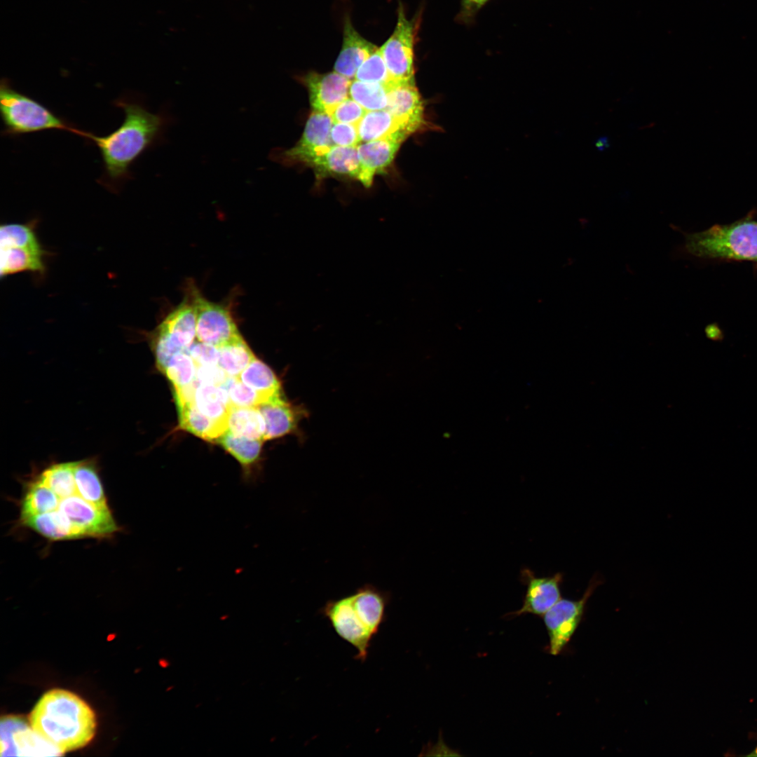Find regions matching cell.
I'll use <instances>...</instances> for the list:
<instances>
[{"label": "cell", "mask_w": 757, "mask_h": 757, "mask_svg": "<svg viewBox=\"0 0 757 757\" xmlns=\"http://www.w3.org/2000/svg\"><path fill=\"white\" fill-rule=\"evenodd\" d=\"M186 289L196 308L198 341L220 347L242 336L229 306L210 301L191 282Z\"/></svg>", "instance_id": "52a82bcc"}, {"label": "cell", "mask_w": 757, "mask_h": 757, "mask_svg": "<svg viewBox=\"0 0 757 757\" xmlns=\"http://www.w3.org/2000/svg\"><path fill=\"white\" fill-rule=\"evenodd\" d=\"M20 519L24 526L51 540L81 538L69 519L57 509Z\"/></svg>", "instance_id": "44dd1931"}, {"label": "cell", "mask_w": 757, "mask_h": 757, "mask_svg": "<svg viewBox=\"0 0 757 757\" xmlns=\"http://www.w3.org/2000/svg\"><path fill=\"white\" fill-rule=\"evenodd\" d=\"M331 139L334 145L341 146H357L361 142L357 125L343 123H333Z\"/></svg>", "instance_id": "8d00e7d4"}, {"label": "cell", "mask_w": 757, "mask_h": 757, "mask_svg": "<svg viewBox=\"0 0 757 757\" xmlns=\"http://www.w3.org/2000/svg\"><path fill=\"white\" fill-rule=\"evenodd\" d=\"M197 365H216L219 358V347L194 341L187 350Z\"/></svg>", "instance_id": "74e56055"}, {"label": "cell", "mask_w": 757, "mask_h": 757, "mask_svg": "<svg viewBox=\"0 0 757 757\" xmlns=\"http://www.w3.org/2000/svg\"><path fill=\"white\" fill-rule=\"evenodd\" d=\"M35 221L27 224H5L0 228V276L20 272L43 275L46 252L34 229Z\"/></svg>", "instance_id": "5b68a950"}, {"label": "cell", "mask_w": 757, "mask_h": 757, "mask_svg": "<svg viewBox=\"0 0 757 757\" xmlns=\"http://www.w3.org/2000/svg\"><path fill=\"white\" fill-rule=\"evenodd\" d=\"M386 110L397 118L411 135L425 124L424 106L415 82L391 83L388 86Z\"/></svg>", "instance_id": "9a60e30c"}, {"label": "cell", "mask_w": 757, "mask_h": 757, "mask_svg": "<svg viewBox=\"0 0 757 757\" xmlns=\"http://www.w3.org/2000/svg\"><path fill=\"white\" fill-rule=\"evenodd\" d=\"M334 121L326 113L313 111L309 116L301 137L292 148L282 152H273L272 158L284 164H308L317 156L333 146L331 130Z\"/></svg>", "instance_id": "30bf717a"}, {"label": "cell", "mask_w": 757, "mask_h": 757, "mask_svg": "<svg viewBox=\"0 0 757 757\" xmlns=\"http://www.w3.org/2000/svg\"><path fill=\"white\" fill-rule=\"evenodd\" d=\"M249 474L259 459L263 440L237 436L228 430L216 440Z\"/></svg>", "instance_id": "83f0119b"}, {"label": "cell", "mask_w": 757, "mask_h": 757, "mask_svg": "<svg viewBox=\"0 0 757 757\" xmlns=\"http://www.w3.org/2000/svg\"><path fill=\"white\" fill-rule=\"evenodd\" d=\"M23 718L6 716L1 720V756H60Z\"/></svg>", "instance_id": "7c38bea8"}, {"label": "cell", "mask_w": 757, "mask_h": 757, "mask_svg": "<svg viewBox=\"0 0 757 757\" xmlns=\"http://www.w3.org/2000/svg\"><path fill=\"white\" fill-rule=\"evenodd\" d=\"M522 583L526 585V590L521 607L507 615L519 616L524 614H533L543 616L561 598L560 586L563 582V574L557 573L552 576L537 577L528 568H524L521 572Z\"/></svg>", "instance_id": "4fadbf2b"}, {"label": "cell", "mask_w": 757, "mask_h": 757, "mask_svg": "<svg viewBox=\"0 0 757 757\" xmlns=\"http://www.w3.org/2000/svg\"><path fill=\"white\" fill-rule=\"evenodd\" d=\"M388 93L386 85L355 79L351 81L349 89V97L367 111L386 109Z\"/></svg>", "instance_id": "1f68e13d"}, {"label": "cell", "mask_w": 757, "mask_h": 757, "mask_svg": "<svg viewBox=\"0 0 757 757\" xmlns=\"http://www.w3.org/2000/svg\"><path fill=\"white\" fill-rule=\"evenodd\" d=\"M349 596L360 620L375 636L386 619L390 594L373 585L365 584Z\"/></svg>", "instance_id": "ac0fdd59"}, {"label": "cell", "mask_w": 757, "mask_h": 757, "mask_svg": "<svg viewBox=\"0 0 757 757\" xmlns=\"http://www.w3.org/2000/svg\"><path fill=\"white\" fill-rule=\"evenodd\" d=\"M193 402L204 415L228 425L231 404L227 392L221 386L198 383L194 392Z\"/></svg>", "instance_id": "cb8c5ba5"}, {"label": "cell", "mask_w": 757, "mask_h": 757, "mask_svg": "<svg viewBox=\"0 0 757 757\" xmlns=\"http://www.w3.org/2000/svg\"><path fill=\"white\" fill-rule=\"evenodd\" d=\"M301 79L308 88L313 111L329 114L336 105L349 97L352 80L335 71L325 74L311 71Z\"/></svg>", "instance_id": "5bb4252c"}, {"label": "cell", "mask_w": 757, "mask_h": 757, "mask_svg": "<svg viewBox=\"0 0 757 757\" xmlns=\"http://www.w3.org/2000/svg\"><path fill=\"white\" fill-rule=\"evenodd\" d=\"M74 476L80 496L98 507H109L101 480L92 463L76 461Z\"/></svg>", "instance_id": "4316f807"}, {"label": "cell", "mask_w": 757, "mask_h": 757, "mask_svg": "<svg viewBox=\"0 0 757 757\" xmlns=\"http://www.w3.org/2000/svg\"><path fill=\"white\" fill-rule=\"evenodd\" d=\"M674 256L702 259H723L757 262V220L751 214L729 224H716L700 232L686 233Z\"/></svg>", "instance_id": "3957f363"}, {"label": "cell", "mask_w": 757, "mask_h": 757, "mask_svg": "<svg viewBox=\"0 0 757 757\" xmlns=\"http://www.w3.org/2000/svg\"><path fill=\"white\" fill-rule=\"evenodd\" d=\"M257 407L265 421L264 440L292 432L304 415L302 409L289 403L283 395L268 400Z\"/></svg>", "instance_id": "d6986e66"}, {"label": "cell", "mask_w": 757, "mask_h": 757, "mask_svg": "<svg viewBox=\"0 0 757 757\" xmlns=\"http://www.w3.org/2000/svg\"><path fill=\"white\" fill-rule=\"evenodd\" d=\"M361 142H370L402 135L411 134L397 118L386 109L367 111L357 125Z\"/></svg>", "instance_id": "7402d4cb"}, {"label": "cell", "mask_w": 757, "mask_h": 757, "mask_svg": "<svg viewBox=\"0 0 757 757\" xmlns=\"http://www.w3.org/2000/svg\"><path fill=\"white\" fill-rule=\"evenodd\" d=\"M176 404L181 429L207 441L217 440L228 430L226 423L216 421L202 414L193 401Z\"/></svg>", "instance_id": "603a6c76"}, {"label": "cell", "mask_w": 757, "mask_h": 757, "mask_svg": "<svg viewBox=\"0 0 757 757\" xmlns=\"http://www.w3.org/2000/svg\"><path fill=\"white\" fill-rule=\"evenodd\" d=\"M229 376L218 365H197L196 381L200 384L222 385Z\"/></svg>", "instance_id": "f35d334b"}, {"label": "cell", "mask_w": 757, "mask_h": 757, "mask_svg": "<svg viewBox=\"0 0 757 757\" xmlns=\"http://www.w3.org/2000/svg\"><path fill=\"white\" fill-rule=\"evenodd\" d=\"M196 370L197 364L186 350L175 354L162 373L167 376L174 389H179L196 381Z\"/></svg>", "instance_id": "d6a6232c"}, {"label": "cell", "mask_w": 757, "mask_h": 757, "mask_svg": "<svg viewBox=\"0 0 757 757\" xmlns=\"http://www.w3.org/2000/svg\"><path fill=\"white\" fill-rule=\"evenodd\" d=\"M265 421L257 407L231 406L228 430L235 435L264 440Z\"/></svg>", "instance_id": "484cf974"}, {"label": "cell", "mask_w": 757, "mask_h": 757, "mask_svg": "<svg viewBox=\"0 0 757 757\" xmlns=\"http://www.w3.org/2000/svg\"><path fill=\"white\" fill-rule=\"evenodd\" d=\"M367 111L354 100L348 97L336 105L329 114L331 116L334 123L357 125Z\"/></svg>", "instance_id": "d590c367"}, {"label": "cell", "mask_w": 757, "mask_h": 757, "mask_svg": "<svg viewBox=\"0 0 757 757\" xmlns=\"http://www.w3.org/2000/svg\"><path fill=\"white\" fill-rule=\"evenodd\" d=\"M76 462L61 463L50 465L38 477L49 487L60 499L77 493L74 476Z\"/></svg>", "instance_id": "f546056e"}, {"label": "cell", "mask_w": 757, "mask_h": 757, "mask_svg": "<svg viewBox=\"0 0 757 757\" xmlns=\"http://www.w3.org/2000/svg\"><path fill=\"white\" fill-rule=\"evenodd\" d=\"M609 139L606 136H601L597 138L594 142V146L596 149L599 151H603L607 149L610 146Z\"/></svg>", "instance_id": "60d3db41"}, {"label": "cell", "mask_w": 757, "mask_h": 757, "mask_svg": "<svg viewBox=\"0 0 757 757\" xmlns=\"http://www.w3.org/2000/svg\"><path fill=\"white\" fill-rule=\"evenodd\" d=\"M320 611L336 633L355 647L357 651L355 657L361 662L365 661L374 636L361 622L350 596L328 601Z\"/></svg>", "instance_id": "8fae6325"}, {"label": "cell", "mask_w": 757, "mask_h": 757, "mask_svg": "<svg viewBox=\"0 0 757 757\" xmlns=\"http://www.w3.org/2000/svg\"><path fill=\"white\" fill-rule=\"evenodd\" d=\"M378 48L375 44L362 37L353 26L349 16H346L342 46L334 70L352 80L360 65Z\"/></svg>", "instance_id": "e0dca14e"}, {"label": "cell", "mask_w": 757, "mask_h": 757, "mask_svg": "<svg viewBox=\"0 0 757 757\" xmlns=\"http://www.w3.org/2000/svg\"><path fill=\"white\" fill-rule=\"evenodd\" d=\"M57 509L69 519L81 538H111L119 530L109 507H98L78 493L60 499Z\"/></svg>", "instance_id": "9c48e42d"}, {"label": "cell", "mask_w": 757, "mask_h": 757, "mask_svg": "<svg viewBox=\"0 0 757 757\" xmlns=\"http://www.w3.org/2000/svg\"><path fill=\"white\" fill-rule=\"evenodd\" d=\"M32 729L62 753L88 744L93 739L95 716L76 694L53 689L43 694L29 716Z\"/></svg>", "instance_id": "7a4b0ae2"}, {"label": "cell", "mask_w": 757, "mask_h": 757, "mask_svg": "<svg viewBox=\"0 0 757 757\" xmlns=\"http://www.w3.org/2000/svg\"><path fill=\"white\" fill-rule=\"evenodd\" d=\"M0 113L2 135L19 136L45 130H62L81 136V130L56 115L34 98L15 89L10 81L0 83Z\"/></svg>", "instance_id": "277c9868"}, {"label": "cell", "mask_w": 757, "mask_h": 757, "mask_svg": "<svg viewBox=\"0 0 757 757\" xmlns=\"http://www.w3.org/2000/svg\"><path fill=\"white\" fill-rule=\"evenodd\" d=\"M489 0H461V9L458 18L465 22H470Z\"/></svg>", "instance_id": "ab89813d"}, {"label": "cell", "mask_w": 757, "mask_h": 757, "mask_svg": "<svg viewBox=\"0 0 757 757\" xmlns=\"http://www.w3.org/2000/svg\"><path fill=\"white\" fill-rule=\"evenodd\" d=\"M227 392L231 406L240 407H256L268 400L243 383L238 377L229 376L221 385Z\"/></svg>", "instance_id": "836d02e7"}, {"label": "cell", "mask_w": 757, "mask_h": 757, "mask_svg": "<svg viewBox=\"0 0 757 757\" xmlns=\"http://www.w3.org/2000/svg\"><path fill=\"white\" fill-rule=\"evenodd\" d=\"M418 28L417 18L408 20L404 6L400 1L396 26L380 48L389 73L390 83L415 82L414 46Z\"/></svg>", "instance_id": "8992f818"}, {"label": "cell", "mask_w": 757, "mask_h": 757, "mask_svg": "<svg viewBox=\"0 0 757 757\" xmlns=\"http://www.w3.org/2000/svg\"><path fill=\"white\" fill-rule=\"evenodd\" d=\"M599 583L600 580L593 578L580 599L561 598L543 615L551 655H559L568 643L582 620L587 601Z\"/></svg>", "instance_id": "ba28073f"}, {"label": "cell", "mask_w": 757, "mask_h": 757, "mask_svg": "<svg viewBox=\"0 0 757 757\" xmlns=\"http://www.w3.org/2000/svg\"><path fill=\"white\" fill-rule=\"evenodd\" d=\"M747 756H757V745L756 748Z\"/></svg>", "instance_id": "b9f144b4"}, {"label": "cell", "mask_w": 757, "mask_h": 757, "mask_svg": "<svg viewBox=\"0 0 757 757\" xmlns=\"http://www.w3.org/2000/svg\"><path fill=\"white\" fill-rule=\"evenodd\" d=\"M114 103L124 112L121 125L107 135L84 131L82 136L99 149L103 172L98 181L111 191L131 178V165L160 138L166 124L163 114L150 112L139 101L124 96Z\"/></svg>", "instance_id": "6da1fadb"}, {"label": "cell", "mask_w": 757, "mask_h": 757, "mask_svg": "<svg viewBox=\"0 0 757 757\" xmlns=\"http://www.w3.org/2000/svg\"><path fill=\"white\" fill-rule=\"evenodd\" d=\"M318 178L343 176L357 179L360 162L357 146L333 145L308 164Z\"/></svg>", "instance_id": "ffe728a7"}, {"label": "cell", "mask_w": 757, "mask_h": 757, "mask_svg": "<svg viewBox=\"0 0 757 757\" xmlns=\"http://www.w3.org/2000/svg\"><path fill=\"white\" fill-rule=\"evenodd\" d=\"M238 378L268 400L283 395L280 381L273 370L257 358L248 364Z\"/></svg>", "instance_id": "d4e9b609"}, {"label": "cell", "mask_w": 757, "mask_h": 757, "mask_svg": "<svg viewBox=\"0 0 757 757\" xmlns=\"http://www.w3.org/2000/svg\"><path fill=\"white\" fill-rule=\"evenodd\" d=\"M59 501L58 496L37 478L29 484L22 498L20 518L55 510Z\"/></svg>", "instance_id": "f1b7e54d"}, {"label": "cell", "mask_w": 757, "mask_h": 757, "mask_svg": "<svg viewBox=\"0 0 757 757\" xmlns=\"http://www.w3.org/2000/svg\"><path fill=\"white\" fill-rule=\"evenodd\" d=\"M219 350L218 365L230 377H238L248 364L256 358L242 336L219 347Z\"/></svg>", "instance_id": "4dcf8cb0"}, {"label": "cell", "mask_w": 757, "mask_h": 757, "mask_svg": "<svg viewBox=\"0 0 757 757\" xmlns=\"http://www.w3.org/2000/svg\"><path fill=\"white\" fill-rule=\"evenodd\" d=\"M406 139L404 135H396L360 144L357 146L360 162L357 179L365 187L371 186L374 175L382 173L391 164Z\"/></svg>", "instance_id": "2e32d148"}, {"label": "cell", "mask_w": 757, "mask_h": 757, "mask_svg": "<svg viewBox=\"0 0 757 757\" xmlns=\"http://www.w3.org/2000/svg\"><path fill=\"white\" fill-rule=\"evenodd\" d=\"M354 79L364 82L380 83L386 86L390 83L389 73L380 48L360 65Z\"/></svg>", "instance_id": "e575fe53"}]
</instances>
